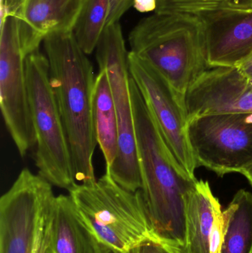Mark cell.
Wrapping results in <instances>:
<instances>
[{
  "label": "cell",
  "instance_id": "2e32d148",
  "mask_svg": "<svg viewBox=\"0 0 252 253\" xmlns=\"http://www.w3.org/2000/svg\"><path fill=\"white\" fill-rule=\"evenodd\" d=\"M93 119L96 139L103 153L106 172L116 160L119 149V129L110 84L106 71L99 69L95 83Z\"/></svg>",
  "mask_w": 252,
  "mask_h": 253
},
{
  "label": "cell",
  "instance_id": "cb8c5ba5",
  "mask_svg": "<svg viewBox=\"0 0 252 253\" xmlns=\"http://www.w3.org/2000/svg\"><path fill=\"white\" fill-rule=\"evenodd\" d=\"M235 67H237L238 69L247 78L252 77V49L248 55Z\"/></svg>",
  "mask_w": 252,
  "mask_h": 253
},
{
  "label": "cell",
  "instance_id": "9a60e30c",
  "mask_svg": "<svg viewBox=\"0 0 252 253\" xmlns=\"http://www.w3.org/2000/svg\"><path fill=\"white\" fill-rule=\"evenodd\" d=\"M221 205L208 181L194 183L186 202V242L176 253H210V240L215 219Z\"/></svg>",
  "mask_w": 252,
  "mask_h": 253
},
{
  "label": "cell",
  "instance_id": "8992f818",
  "mask_svg": "<svg viewBox=\"0 0 252 253\" xmlns=\"http://www.w3.org/2000/svg\"><path fill=\"white\" fill-rule=\"evenodd\" d=\"M52 184L22 169L0 199V253H54L50 211L56 196Z\"/></svg>",
  "mask_w": 252,
  "mask_h": 253
},
{
  "label": "cell",
  "instance_id": "4316f807",
  "mask_svg": "<svg viewBox=\"0 0 252 253\" xmlns=\"http://www.w3.org/2000/svg\"><path fill=\"white\" fill-rule=\"evenodd\" d=\"M249 80H250V83H251V84L252 85V77H250V78H249Z\"/></svg>",
  "mask_w": 252,
  "mask_h": 253
},
{
  "label": "cell",
  "instance_id": "4fadbf2b",
  "mask_svg": "<svg viewBox=\"0 0 252 253\" xmlns=\"http://www.w3.org/2000/svg\"><path fill=\"white\" fill-rule=\"evenodd\" d=\"M85 0H23L15 16L25 56L53 33L73 31Z\"/></svg>",
  "mask_w": 252,
  "mask_h": 253
},
{
  "label": "cell",
  "instance_id": "ffe728a7",
  "mask_svg": "<svg viewBox=\"0 0 252 253\" xmlns=\"http://www.w3.org/2000/svg\"><path fill=\"white\" fill-rule=\"evenodd\" d=\"M224 236L223 211L217 212L215 219L210 240V253H220Z\"/></svg>",
  "mask_w": 252,
  "mask_h": 253
},
{
  "label": "cell",
  "instance_id": "7a4b0ae2",
  "mask_svg": "<svg viewBox=\"0 0 252 253\" xmlns=\"http://www.w3.org/2000/svg\"><path fill=\"white\" fill-rule=\"evenodd\" d=\"M50 80L69 142L75 181L96 180L93 156L97 145L93 99L96 77L72 31L44 38Z\"/></svg>",
  "mask_w": 252,
  "mask_h": 253
},
{
  "label": "cell",
  "instance_id": "e0dca14e",
  "mask_svg": "<svg viewBox=\"0 0 252 253\" xmlns=\"http://www.w3.org/2000/svg\"><path fill=\"white\" fill-rule=\"evenodd\" d=\"M224 236L220 253H252V194L240 190L223 211Z\"/></svg>",
  "mask_w": 252,
  "mask_h": 253
},
{
  "label": "cell",
  "instance_id": "d6986e66",
  "mask_svg": "<svg viewBox=\"0 0 252 253\" xmlns=\"http://www.w3.org/2000/svg\"><path fill=\"white\" fill-rule=\"evenodd\" d=\"M224 10H233L228 0H157L155 13L206 16Z\"/></svg>",
  "mask_w": 252,
  "mask_h": 253
},
{
  "label": "cell",
  "instance_id": "6da1fadb",
  "mask_svg": "<svg viewBox=\"0 0 252 253\" xmlns=\"http://www.w3.org/2000/svg\"><path fill=\"white\" fill-rule=\"evenodd\" d=\"M142 198L154 236L179 252L186 242V202L197 178L170 151L134 80L130 79Z\"/></svg>",
  "mask_w": 252,
  "mask_h": 253
},
{
  "label": "cell",
  "instance_id": "277c9868",
  "mask_svg": "<svg viewBox=\"0 0 252 253\" xmlns=\"http://www.w3.org/2000/svg\"><path fill=\"white\" fill-rule=\"evenodd\" d=\"M78 215L98 242L111 253H128L157 240L140 190L130 192L108 174L68 190Z\"/></svg>",
  "mask_w": 252,
  "mask_h": 253
},
{
  "label": "cell",
  "instance_id": "ba28073f",
  "mask_svg": "<svg viewBox=\"0 0 252 253\" xmlns=\"http://www.w3.org/2000/svg\"><path fill=\"white\" fill-rule=\"evenodd\" d=\"M187 135L197 168L223 176L252 165V113L197 117L188 122Z\"/></svg>",
  "mask_w": 252,
  "mask_h": 253
},
{
  "label": "cell",
  "instance_id": "484cf974",
  "mask_svg": "<svg viewBox=\"0 0 252 253\" xmlns=\"http://www.w3.org/2000/svg\"><path fill=\"white\" fill-rule=\"evenodd\" d=\"M241 173L248 179L249 182L250 183L252 187V165L243 170Z\"/></svg>",
  "mask_w": 252,
  "mask_h": 253
},
{
  "label": "cell",
  "instance_id": "5bb4252c",
  "mask_svg": "<svg viewBox=\"0 0 252 253\" xmlns=\"http://www.w3.org/2000/svg\"><path fill=\"white\" fill-rule=\"evenodd\" d=\"M50 241L55 253H111L86 227L70 196L60 195L53 200Z\"/></svg>",
  "mask_w": 252,
  "mask_h": 253
},
{
  "label": "cell",
  "instance_id": "3957f363",
  "mask_svg": "<svg viewBox=\"0 0 252 253\" xmlns=\"http://www.w3.org/2000/svg\"><path fill=\"white\" fill-rule=\"evenodd\" d=\"M129 43L132 53L152 65L183 97L210 68L207 22L201 16L154 13L133 28Z\"/></svg>",
  "mask_w": 252,
  "mask_h": 253
},
{
  "label": "cell",
  "instance_id": "44dd1931",
  "mask_svg": "<svg viewBox=\"0 0 252 253\" xmlns=\"http://www.w3.org/2000/svg\"><path fill=\"white\" fill-rule=\"evenodd\" d=\"M109 15L106 27L119 22L121 16L133 6V0H109Z\"/></svg>",
  "mask_w": 252,
  "mask_h": 253
},
{
  "label": "cell",
  "instance_id": "603a6c76",
  "mask_svg": "<svg viewBox=\"0 0 252 253\" xmlns=\"http://www.w3.org/2000/svg\"><path fill=\"white\" fill-rule=\"evenodd\" d=\"M133 7L140 13H149L157 8V0H133Z\"/></svg>",
  "mask_w": 252,
  "mask_h": 253
},
{
  "label": "cell",
  "instance_id": "30bf717a",
  "mask_svg": "<svg viewBox=\"0 0 252 253\" xmlns=\"http://www.w3.org/2000/svg\"><path fill=\"white\" fill-rule=\"evenodd\" d=\"M129 71L153 116L164 140L178 163L195 179L196 162L189 145L184 97L150 64L131 51Z\"/></svg>",
  "mask_w": 252,
  "mask_h": 253
},
{
  "label": "cell",
  "instance_id": "5b68a950",
  "mask_svg": "<svg viewBox=\"0 0 252 253\" xmlns=\"http://www.w3.org/2000/svg\"><path fill=\"white\" fill-rule=\"evenodd\" d=\"M31 119L35 131L38 174L53 186L69 190L75 183L69 142L50 80L49 63L39 50L25 57Z\"/></svg>",
  "mask_w": 252,
  "mask_h": 253
},
{
  "label": "cell",
  "instance_id": "d4e9b609",
  "mask_svg": "<svg viewBox=\"0 0 252 253\" xmlns=\"http://www.w3.org/2000/svg\"><path fill=\"white\" fill-rule=\"evenodd\" d=\"M233 10H247L252 9V0H228Z\"/></svg>",
  "mask_w": 252,
  "mask_h": 253
},
{
  "label": "cell",
  "instance_id": "8fae6325",
  "mask_svg": "<svg viewBox=\"0 0 252 253\" xmlns=\"http://www.w3.org/2000/svg\"><path fill=\"white\" fill-rule=\"evenodd\" d=\"M187 121L219 114L252 113V85L237 67L204 71L184 95Z\"/></svg>",
  "mask_w": 252,
  "mask_h": 253
},
{
  "label": "cell",
  "instance_id": "7c38bea8",
  "mask_svg": "<svg viewBox=\"0 0 252 253\" xmlns=\"http://www.w3.org/2000/svg\"><path fill=\"white\" fill-rule=\"evenodd\" d=\"M207 26L209 68L235 67L252 49V9L202 16Z\"/></svg>",
  "mask_w": 252,
  "mask_h": 253
},
{
  "label": "cell",
  "instance_id": "9c48e42d",
  "mask_svg": "<svg viewBox=\"0 0 252 253\" xmlns=\"http://www.w3.org/2000/svg\"><path fill=\"white\" fill-rule=\"evenodd\" d=\"M25 57L18 18L6 16L1 22L0 105L4 124L22 157L36 143L30 109Z\"/></svg>",
  "mask_w": 252,
  "mask_h": 253
},
{
  "label": "cell",
  "instance_id": "ac0fdd59",
  "mask_svg": "<svg viewBox=\"0 0 252 253\" xmlns=\"http://www.w3.org/2000/svg\"><path fill=\"white\" fill-rule=\"evenodd\" d=\"M109 9V0L84 1L72 32L78 45L87 55L96 50L106 27Z\"/></svg>",
  "mask_w": 252,
  "mask_h": 253
},
{
  "label": "cell",
  "instance_id": "7402d4cb",
  "mask_svg": "<svg viewBox=\"0 0 252 253\" xmlns=\"http://www.w3.org/2000/svg\"><path fill=\"white\" fill-rule=\"evenodd\" d=\"M128 253H176L174 250L158 240H150Z\"/></svg>",
  "mask_w": 252,
  "mask_h": 253
},
{
  "label": "cell",
  "instance_id": "52a82bcc",
  "mask_svg": "<svg viewBox=\"0 0 252 253\" xmlns=\"http://www.w3.org/2000/svg\"><path fill=\"white\" fill-rule=\"evenodd\" d=\"M99 69L106 71L118 117L119 149L107 174L130 192L142 188L134 116L130 88L128 54L119 22L105 28L96 48Z\"/></svg>",
  "mask_w": 252,
  "mask_h": 253
}]
</instances>
